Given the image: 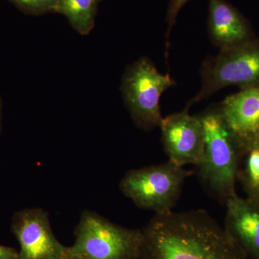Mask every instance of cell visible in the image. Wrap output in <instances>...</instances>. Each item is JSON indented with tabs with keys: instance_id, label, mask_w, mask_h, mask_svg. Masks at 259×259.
Instances as JSON below:
<instances>
[{
	"instance_id": "7",
	"label": "cell",
	"mask_w": 259,
	"mask_h": 259,
	"mask_svg": "<svg viewBox=\"0 0 259 259\" xmlns=\"http://www.w3.org/2000/svg\"><path fill=\"white\" fill-rule=\"evenodd\" d=\"M11 228L20 245L19 259H63L67 251L56 238L44 209H20L13 215Z\"/></svg>"
},
{
	"instance_id": "4",
	"label": "cell",
	"mask_w": 259,
	"mask_h": 259,
	"mask_svg": "<svg viewBox=\"0 0 259 259\" xmlns=\"http://www.w3.org/2000/svg\"><path fill=\"white\" fill-rule=\"evenodd\" d=\"M192 173L168 160L130 170L120 180V190L139 208L163 214L173 211L185 180Z\"/></svg>"
},
{
	"instance_id": "1",
	"label": "cell",
	"mask_w": 259,
	"mask_h": 259,
	"mask_svg": "<svg viewBox=\"0 0 259 259\" xmlns=\"http://www.w3.org/2000/svg\"><path fill=\"white\" fill-rule=\"evenodd\" d=\"M142 231L139 259H248L203 209L155 214Z\"/></svg>"
},
{
	"instance_id": "8",
	"label": "cell",
	"mask_w": 259,
	"mask_h": 259,
	"mask_svg": "<svg viewBox=\"0 0 259 259\" xmlns=\"http://www.w3.org/2000/svg\"><path fill=\"white\" fill-rule=\"evenodd\" d=\"M188 110L163 118L161 141L168 161L177 166H198L203 158L204 133L200 117L191 115Z\"/></svg>"
},
{
	"instance_id": "16",
	"label": "cell",
	"mask_w": 259,
	"mask_h": 259,
	"mask_svg": "<svg viewBox=\"0 0 259 259\" xmlns=\"http://www.w3.org/2000/svg\"><path fill=\"white\" fill-rule=\"evenodd\" d=\"M63 259H85L82 258V257L80 256V255L74 254V253H70L69 250H68L67 247V251H66V254H65L64 258Z\"/></svg>"
},
{
	"instance_id": "5",
	"label": "cell",
	"mask_w": 259,
	"mask_h": 259,
	"mask_svg": "<svg viewBox=\"0 0 259 259\" xmlns=\"http://www.w3.org/2000/svg\"><path fill=\"white\" fill-rule=\"evenodd\" d=\"M234 85L241 90L259 86V40L252 38L241 45L221 49L217 56L204 63L201 90L185 109Z\"/></svg>"
},
{
	"instance_id": "10",
	"label": "cell",
	"mask_w": 259,
	"mask_h": 259,
	"mask_svg": "<svg viewBox=\"0 0 259 259\" xmlns=\"http://www.w3.org/2000/svg\"><path fill=\"white\" fill-rule=\"evenodd\" d=\"M225 205L226 231L248 258L259 259V204L236 194Z\"/></svg>"
},
{
	"instance_id": "9",
	"label": "cell",
	"mask_w": 259,
	"mask_h": 259,
	"mask_svg": "<svg viewBox=\"0 0 259 259\" xmlns=\"http://www.w3.org/2000/svg\"><path fill=\"white\" fill-rule=\"evenodd\" d=\"M219 111L236 140L242 158L259 135V86L228 96Z\"/></svg>"
},
{
	"instance_id": "14",
	"label": "cell",
	"mask_w": 259,
	"mask_h": 259,
	"mask_svg": "<svg viewBox=\"0 0 259 259\" xmlns=\"http://www.w3.org/2000/svg\"><path fill=\"white\" fill-rule=\"evenodd\" d=\"M190 0H170L168 4V10H167L166 20L168 23V30L166 32V48L168 51V36H169L170 32L172 27L175 25L176 22L177 15L180 13V10Z\"/></svg>"
},
{
	"instance_id": "18",
	"label": "cell",
	"mask_w": 259,
	"mask_h": 259,
	"mask_svg": "<svg viewBox=\"0 0 259 259\" xmlns=\"http://www.w3.org/2000/svg\"><path fill=\"white\" fill-rule=\"evenodd\" d=\"M259 146V135L258 136V137H257V139H255V141H254V143H253V144H252V146H250V148H251L252 146ZM250 148H249V149H250Z\"/></svg>"
},
{
	"instance_id": "17",
	"label": "cell",
	"mask_w": 259,
	"mask_h": 259,
	"mask_svg": "<svg viewBox=\"0 0 259 259\" xmlns=\"http://www.w3.org/2000/svg\"><path fill=\"white\" fill-rule=\"evenodd\" d=\"M3 129V100L0 96V134Z\"/></svg>"
},
{
	"instance_id": "11",
	"label": "cell",
	"mask_w": 259,
	"mask_h": 259,
	"mask_svg": "<svg viewBox=\"0 0 259 259\" xmlns=\"http://www.w3.org/2000/svg\"><path fill=\"white\" fill-rule=\"evenodd\" d=\"M208 31L213 44L221 50L252 39L249 24L226 0H209Z\"/></svg>"
},
{
	"instance_id": "15",
	"label": "cell",
	"mask_w": 259,
	"mask_h": 259,
	"mask_svg": "<svg viewBox=\"0 0 259 259\" xmlns=\"http://www.w3.org/2000/svg\"><path fill=\"white\" fill-rule=\"evenodd\" d=\"M0 259H19V253L14 248L0 245Z\"/></svg>"
},
{
	"instance_id": "6",
	"label": "cell",
	"mask_w": 259,
	"mask_h": 259,
	"mask_svg": "<svg viewBox=\"0 0 259 259\" xmlns=\"http://www.w3.org/2000/svg\"><path fill=\"white\" fill-rule=\"evenodd\" d=\"M168 74H162L146 58H141L126 70L121 90L134 123L145 131L160 127L159 102L162 94L175 85Z\"/></svg>"
},
{
	"instance_id": "19",
	"label": "cell",
	"mask_w": 259,
	"mask_h": 259,
	"mask_svg": "<svg viewBox=\"0 0 259 259\" xmlns=\"http://www.w3.org/2000/svg\"><path fill=\"white\" fill-rule=\"evenodd\" d=\"M100 1H102V0H97V2H98V3H99V2H100Z\"/></svg>"
},
{
	"instance_id": "2",
	"label": "cell",
	"mask_w": 259,
	"mask_h": 259,
	"mask_svg": "<svg viewBox=\"0 0 259 259\" xmlns=\"http://www.w3.org/2000/svg\"><path fill=\"white\" fill-rule=\"evenodd\" d=\"M200 118L204 133V151L197 166L199 180L213 198L226 204L237 194L241 153L219 110L207 112Z\"/></svg>"
},
{
	"instance_id": "12",
	"label": "cell",
	"mask_w": 259,
	"mask_h": 259,
	"mask_svg": "<svg viewBox=\"0 0 259 259\" xmlns=\"http://www.w3.org/2000/svg\"><path fill=\"white\" fill-rule=\"evenodd\" d=\"M97 0H58L56 13L64 15L79 34L88 35L95 26Z\"/></svg>"
},
{
	"instance_id": "3",
	"label": "cell",
	"mask_w": 259,
	"mask_h": 259,
	"mask_svg": "<svg viewBox=\"0 0 259 259\" xmlns=\"http://www.w3.org/2000/svg\"><path fill=\"white\" fill-rule=\"evenodd\" d=\"M70 253L85 259H139L143 231L119 226L93 211L84 210L74 232Z\"/></svg>"
},
{
	"instance_id": "13",
	"label": "cell",
	"mask_w": 259,
	"mask_h": 259,
	"mask_svg": "<svg viewBox=\"0 0 259 259\" xmlns=\"http://www.w3.org/2000/svg\"><path fill=\"white\" fill-rule=\"evenodd\" d=\"M26 15H42L56 13L58 0H8Z\"/></svg>"
}]
</instances>
